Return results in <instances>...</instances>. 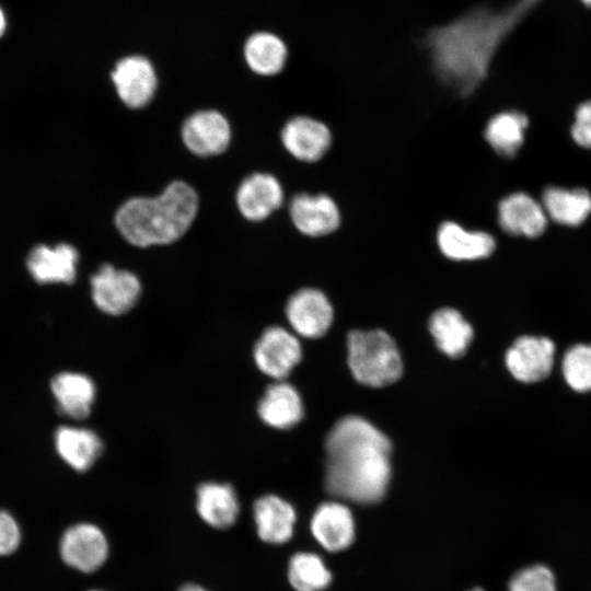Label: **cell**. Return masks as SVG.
I'll return each mask as SVG.
<instances>
[{
	"label": "cell",
	"instance_id": "35",
	"mask_svg": "<svg viewBox=\"0 0 591 591\" xmlns=\"http://www.w3.org/2000/svg\"><path fill=\"white\" fill-rule=\"evenodd\" d=\"M586 7L591 8V0H580Z\"/></svg>",
	"mask_w": 591,
	"mask_h": 591
},
{
	"label": "cell",
	"instance_id": "27",
	"mask_svg": "<svg viewBox=\"0 0 591 591\" xmlns=\"http://www.w3.org/2000/svg\"><path fill=\"white\" fill-rule=\"evenodd\" d=\"M287 47L275 34L259 32L245 43L244 58L247 66L257 74L270 77L280 73L287 61Z\"/></svg>",
	"mask_w": 591,
	"mask_h": 591
},
{
	"label": "cell",
	"instance_id": "22",
	"mask_svg": "<svg viewBox=\"0 0 591 591\" xmlns=\"http://www.w3.org/2000/svg\"><path fill=\"white\" fill-rule=\"evenodd\" d=\"M50 389L61 414L78 420L90 415L96 397V387L90 376L61 372L51 380Z\"/></svg>",
	"mask_w": 591,
	"mask_h": 591
},
{
	"label": "cell",
	"instance_id": "32",
	"mask_svg": "<svg viewBox=\"0 0 591 591\" xmlns=\"http://www.w3.org/2000/svg\"><path fill=\"white\" fill-rule=\"evenodd\" d=\"M571 137L580 147L591 149V101L578 106L571 126Z\"/></svg>",
	"mask_w": 591,
	"mask_h": 591
},
{
	"label": "cell",
	"instance_id": "11",
	"mask_svg": "<svg viewBox=\"0 0 591 591\" xmlns=\"http://www.w3.org/2000/svg\"><path fill=\"white\" fill-rule=\"evenodd\" d=\"M181 135L185 147L192 153L207 158L227 150L231 140V127L220 112L202 109L185 119Z\"/></svg>",
	"mask_w": 591,
	"mask_h": 591
},
{
	"label": "cell",
	"instance_id": "30",
	"mask_svg": "<svg viewBox=\"0 0 591 591\" xmlns=\"http://www.w3.org/2000/svg\"><path fill=\"white\" fill-rule=\"evenodd\" d=\"M508 591H557L553 571L535 564L518 570L510 579Z\"/></svg>",
	"mask_w": 591,
	"mask_h": 591
},
{
	"label": "cell",
	"instance_id": "28",
	"mask_svg": "<svg viewBox=\"0 0 591 591\" xmlns=\"http://www.w3.org/2000/svg\"><path fill=\"white\" fill-rule=\"evenodd\" d=\"M288 579L296 591H322L329 586L332 573L318 555L301 552L289 561Z\"/></svg>",
	"mask_w": 591,
	"mask_h": 591
},
{
	"label": "cell",
	"instance_id": "14",
	"mask_svg": "<svg viewBox=\"0 0 591 591\" xmlns=\"http://www.w3.org/2000/svg\"><path fill=\"white\" fill-rule=\"evenodd\" d=\"M286 315L291 327L306 338L323 336L333 322V306L316 288H301L288 300Z\"/></svg>",
	"mask_w": 591,
	"mask_h": 591
},
{
	"label": "cell",
	"instance_id": "36",
	"mask_svg": "<svg viewBox=\"0 0 591 591\" xmlns=\"http://www.w3.org/2000/svg\"><path fill=\"white\" fill-rule=\"evenodd\" d=\"M470 591H484V590L480 589V588H474V589H472V590H470Z\"/></svg>",
	"mask_w": 591,
	"mask_h": 591
},
{
	"label": "cell",
	"instance_id": "6",
	"mask_svg": "<svg viewBox=\"0 0 591 591\" xmlns=\"http://www.w3.org/2000/svg\"><path fill=\"white\" fill-rule=\"evenodd\" d=\"M282 148L294 161L315 164L331 151L334 137L329 126L310 115H293L280 129Z\"/></svg>",
	"mask_w": 591,
	"mask_h": 591
},
{
	"label": "cell",
	"instance_id": "16",
	"mask_svg": "<svg viewBox=\"0 0 591 591\" xmlns=\"http://www.w3.org/2000/svg\"><path fill=\"white\" fill-rule=\"evenodd\" d=\"M497 221L508 234L537 237L546 229L547 215L542 202L526 193L517 192L498 202Z\"/></svg>",
	"mask_w": 591,
	"mask_h": 591
},
{
	"label": "cell",
	"instance_id": "29",
	"mask_svg": "<svg viewBox=\"0 0 591 591\" xmlns=\"http://www.w3.org/2000/svg\"><path fill=\"white\" fill-rule=\"evenodd\" d=\"M563 374L575 391L591 392V344L570 347L563 358Z\"/></svg>",
	"mask_w": 591,
	"mask_h": 591
},
{
	"label": "cell",
	"instance_id": "12",
	"mask_svg": "<svg viewBox=\"0 0 591 591\" xmlns=\"http://www.w3.org/2000/svg\"><path fill=\"white\" fill-rule=\"evenodd\" d=\"M285 197L283 186L274 174L254 172L241 182L235 201L246 220L260 222L282 207Z\"/></svg>",
	"mask_w": 591,
	"mask_h": 591
},
{
	"label": "cell",
	"instance_id": "8",
	"mask_svg": "<svg viewBox=\"0 0 591 591\" xmlns=\"http://www.w3.org/2000/svg\"><path fill=\"white\" fill-rule=\"evenodd\" d=\"M109 545L105 533L97 525L80 522L68 528L59 543L63 563L80 571L94 572L108 557Z\"/></svg>",
	"mask_w": 591,
	"mask_h": 591
},
{
	"label": "cell",
	"instance_id": "19",
	"mask_svg": "<svg viewBox=\"0 0 591 591\" xmlns=\"http://www.w3.org/2000/svg\"><path fill=\"white\" fill-rule=\"evenodd\" d=\"M196 509L209 526L225 530L240 514V502L234 488L227 483L206 482L197 487Z\"/></svg>",
	"mask_w": 591,
	"mask_h": 591
},
{
	"label": "cell",
	"instance_id": "7",
	"mask_svg": "<svg viewBox=\"0 0 591 591\" xmlns=\"http://www.w3.org/2000/svg\"><path fill=\"white\" fill-rule=\"evenodd\" d=\"M141 292V282L134 273L112 264L102 265L91 276L92 300L107 315L119 316L129 312L138 303Z\"/></svg>",
	"mask_w": 591,
	"mask_h": 591
},
{
	"label": "cell",
	"instance_id": "13",
	"mask_svg": "<svg viewBox=\"0 0 591 591\" xmlns=\"http://www.w3.org/2000/svg\"><path fill=\"white\" fill-rule=\"evenodd\" d=\"M555 345L547 337L521 336L508 349L506 366L520 382L544 380L552 371Z\"/></svg>",
	"mask_w": 591,
	"mask_h": 591
},
{
	"label": "cell",
	"instance_id": "31",
	"mask_svg": "<svg viewBox=\"0 0 591 591\" xmlns=\"http://www.w3.org/2000/svg\"><path fill=\"white\" fill-rule=\"evenodd\" d=\"M21 529L14 517L5 510H0V556L14 553L21 543Z\"/></svg>",
	"mask_w": 591,
	"mask_h": 591
},
{
	"label": "cell",
	"instance_id": "21",
	"mask_svg": "<svg viewBox=\"0 0 591 591\" xmlns=\"http://www.w3.org/2000/svg\"><path fill=\"white\" fill-rule=\"evenodd\" d=\"M253 517L259 538L269 544H282L293 534L297 520L293 507L277 495L256 499Z\"/></svg>",
	"mask_w": 591,
	"mask_h": 591
},
{
	"label": "cell",
	"instance_id": "1",
	"mask_svg": "<svg viewBox=\"0 0 591 591\" xmlns=\"http://www.w3.org/2000/svg\"><path fill=\"white\" fill-rule=\"evenodd\" d=\"M541 1L514 0L499 10L476 7L429 30L421 43L439 84L459 99L476 92L501 43Z\"/></svg>",
	"mask_w": 591,
	"mask_h": 591
},
{
	"label": "cell",
	"instance_id": "25",
	"mask_svg": "<svg viewBox=\"0 0 591 591\" xmlns=\"http://www.w3.org/2000/svg\"><path fill=\"white\" fill-rule=\"evenodd\" d=\"M429 331L438 348L451 358L463 356L473 339L471 324L451 308L439 309L431 315Z\"/></svg>",
	"mask_w": 591,
	"mask_h": 591
},
{
	"label": "cell",
	"instance_id": "2",
	"mask_svg": "<svg viewBox=\"0 0 591 591\" xmlns=\"http://www.w3.org/2000/svg\"><path fill=\"white\" fill-rule=\"evenodd\" d=\"M327 490L368 505L380 501L391 477L389 438L359 416H346L329 430L326 441Z\"/></svg>",
	"mask_w": 591,
	"mask_h": 591
},
{
	"label": "cell",
	"instance_id": "15",
	"mask_svg": "<svg viewBox=\"0 0 591 591\" xmlns=\"http://www.w3.org/2000/svg\"><path fill=\"white\" fill-rule=\"evenodd\" d=\"M112 81L120 101L134 109L147 106L158 86L154 68L142 56L120 59L112 72Z\"/></svg>",
	"mask_w": 591,
	"mask_h": 591
},
{
	"label": "cell",
	"instance_id": "23",
	"mask_svg": "<svg viewBox=\"0 0 591 591\" xmlns=\"http://www.w3.org/2000/svg\"><path fill=\"white\" fill-rule=\"evenodd\" d=\"M259 418L276 429H287L303 416V404L298 391L285 381L270 384L257 406Z\"/></svg>",
	"mask_w": 591,
	"mask_h": 591
},
{
	"label": "cell",
	"instance_id": "37",
	"mask_svg": "<svg viewBox=\"0 0 591 591\" xmlns=\"http://www.w3.org/2000/svg\"><path fill=\"white\" fill-rule=\"evenodd\" d=\"M90 591H102V590H90Z\"/></svg>",
	"mask_w": 591,
	"mask_h": 591
},
{
	"label": "cell",
	"instance_id": "20",
	"mask_svg": "<svg viewBox=\"0 0 591 591\" xmlns=\"http://www.w3.org/2000/svg\"><path fill=\"white\" fill-rule=\"evenodd\" d=\"M55 447L60 459L80 473L90 470L104 450L95 431L72 426H61L56 430Z\"/></svg>",
	"mask_w": 591,
	"mask_h": 591
},
{
	"label": "cell",
	"instance_id": "26",
	"mask_svg": "<svg viewBox=\"0 0 591 591\" xmlns=\"http://www.w3.org/2000/svg\"><path fill=\"white\" fill-rule=\"evenodd\" d=\"M528 117L518 111H503L491 116L484 128L487 144L503 158L514 157L524 142Z\"/></svg>",
	"mask_w": 591,
	"mask_h": 591
},
{
	"label": "cell",
	"instance_id": "4",
	"mask_svg": "<svg viewBox=\"0 0 591 591\" xmlns=\"http://www.w3.org/2000/svg\"><path fill=\"white\" fill-rule=\"evenodd\" d=\"M348 366L354 378L372 387L389 385L403 373L399 351L382 329L351 331L347 337Z\"/></svg>",
	"mask_w": 591,
	"mask_h": 591
},
{
	"label": "cell",
	"instance_id": "10",
	"mask_svg": "<svg viewBox=\"0 0 591 591\" xmlns=\"http://www.w3.org/2000/svg\"><path fill=\"white\" fill-rule=\"evenodd\" d=\"M302 349L298 338L280 326L266 328L253 349V358L260 372L281 381L299 363Z\"/></svg>",
	"mask_w": 591,
	"mask_h": 591
},
{
	"label": "cell",
	"instance_id": "33",
	"mask_svg": "<svg viewBox=\"0 0 591 591\" xmlns=\"http://www.w3.org/2000/svg\"><path fill=\"white\" fill-rule=\"evenodd\" d=\"M178 591H208V590H206L205 588L196 583H185L179 588Z\"/></svg>",
	"mask_w": 591,
	"mask_h": 591
},
{
	"label": "cell",
	"instance_id": "17",
	"mask_svg": "<svg viewBox=\"0 0 591 591\" xmlns=\"http://www.w3.org/2000/svg\"><path fill=\"white\" fill-rule=\"evenodd\" d=\"M79 253L67 243L37 245L30 252L26 267L38 283H72L77 276Z\"/></svg>",
	"mask_w": 591,
	"mask_h": 591
},
{
	"label": "cell",
	"instance_id": "24",
	"mask_svg": "<svg viewBox=\"0 0 591 591\" xmlns=\"http://www.w3.org/2000/svg\"><path fill=\"white\" fill-rule=\"evenodd\" d=\"M542 205L553 221L577 227L591 213V194L584 188L547 187L542 196Z\"/></svg>",
	"mask_w": 591,
	"mask_h": 591
},
{
	"label": "cell",
	"instance_id": "5",
	"mask_svg": "<svg viewBox=\"0 0 591 591\" xmlns=\"http://www.w3.org/2000/svg\"><path fill=\"white\" fill-rule=\"evenodd\" d=\"M293 229L308 239H323L337 232L343 222L341 210L334 197L318 192H297L288 204Z\"/></svg>",
	"mask_w": 591,
	"mask_h": 591
},
{
	"label": "cell",
	"instance_id": "34",
	"mask_svg": "<svg viewBox=\"0 0 591 591\" xmlns=\"http://www.w3.org/2000/svg\"><path fill=\"white\" fill-rule=\"evenodd\" d=\"M7 28V19L3 10L0 7V37L4 34Z\"/></svg>",
	"mask_w": 591,
	"mask_h": 591
},
{
	"label": "cell",
	"instance_id": "9",
	"mask_svg": "<svg viewBox=\"0 0 591 591\" xmlns=\"http://www.w3.org/2000/svg\"><path fill=\"white\" fill-rule=\"evenodd\" d=\"M434 242L441 256L455 263L485 259L496 250L491 233L467 228L455 220H444L438 225Z\"/></svg>",
	"mask_w": 591,
	"mask_h": 591
},
{
	"label": "cell",
	"instance_id": "18",
	"mask_svg": "<svg viewBox=\"0 0 591 591\" xmlns=\"http://www.w3.org/2000/svg\"><path fill=\"white\" fill-rule=\"evenodd\" d=\"M315 540L329 552H339L351 545L355 538V520L350 509L340 502H324L311 519Z\"/></svg>",
	"mask_w": 591,
	"mask_h": 591
},
{
	"label": "cell",
	"instance_id": "3",
	"mask_svg": "<svg viewBox=\"0 0 591 591\" xmlns=\"http://www.w3.org/2000/svg\"><path fill=\"white\" fill-rule=\"evenodd\" d=\"M198 211V196L184 181L171 182L155 197H132L117 209L114 222L131 245L149 247L179 240Z\"/></svg>",
	"mask_w": 591,
	"mask_h": 591
}]
</instances>
